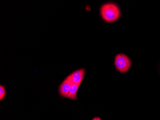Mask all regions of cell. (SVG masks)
Returning <instances> with one entry per match:
<instances>
[{"label": "cell", "instance_id": "1", "mask_svg": "<svg viewBox=\"0 0 160 120\" xmlns=\"http://www.w3.org/2000/svg\"><path fill=\"white\" fill-rule=\"evenodd\" d=\"M100 14L105 21L111 23L116 21L120 17V12L118 6L115 3H108L101 7Z\"/></svg>", "mask_w": 160, "mask_h": 120}, {"label": "cell", "instance_id": "2", "mask_svg": "<svg viewBox=\"0 0 160 120\" xmlns=\"http://www.w3.org/2000/svg\"><path fill=\"white\" fill-rule=\"evenodd\" d=\"M114 64L118 71L124 74L130 69L132 63L127 56L123 54H119L115 57Z\"/></svg>", "mask_w": 160, "mask_h": 120}, {"label": "cell", "instance_id": "3", "mask_svg": "<svg viewBox=\"0 0 160 120\" xmlns=\"http://www.w3.org/2000/svg\"><path fill=\"white\" fill-rule=\"evenodd\" d=\"M85 74L84 68L78 69L72 72L68 76L70 77L72 83L75 84L81 85Z\"/></svg>", "mask_w": 160, "mask_h": 120}, {"label": "cell", "instance_id": "4", "mask_svg": "<svg viewBox=\"0 0 160 120\" xmlns=\"http://www.w3.org/2000/svg\"><path fill=\"white\" fill-rule=\"evenodd\" d=\"M69 76L62 81L59 87V93L62 97H66L69 93L71 86L72 84Z\"/></svg>", "mask_w": 160, "mask_h": 120}, {"label": "cell", "instance_id": "5", "mask_svg": "<svg viewBox=\"0 0 160 120\" xmlns=\"http://www.w3.org/2000/svg\"><path fill=\"white\" fill-rule=\"evenodd\" d=\"M80 86V85L72 84L71 86L69 93L66 97L71 100H77V93Z\"/></svg>", "mask_w": 160, "mask_h": 120}, {"label": "cell", "instance_id": "6", "mask_svg": "<svg viewBox=\"0 0 160 120\" xmlns=\"http://www.w3.org/2000/svg\"><path fill=\"white\" fill-rule=\"evenodd\" d=\"M6 89L3 86H0V101H2L6 95Z\"/></svg>", "mask_w": 160, "mask_h": 120}, {"label": "cell", "instance_id": "7", "mask_svg": "<svg viewBox=\"0 0 160 120\" xmlns=\"http://www.w3.org/2000/svg\"><path fill=\"white\" fill-rule=\"evenodd\" d=\"M92 120H102V119H101L100 117H96L93 118Z\"/></svg>", "mask_w": 160, "mask_h": 120}]
</instances>
